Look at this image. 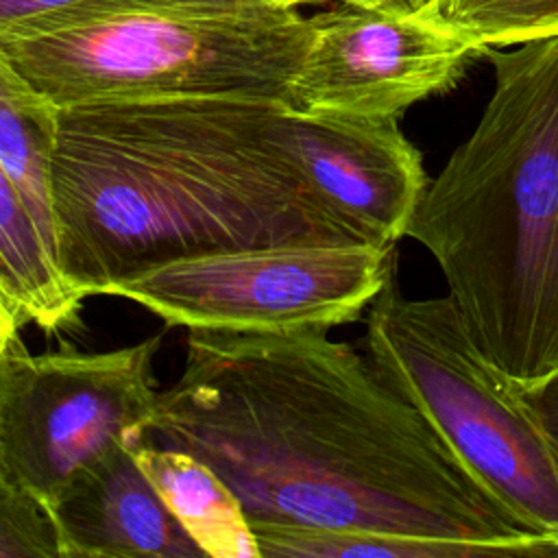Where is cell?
Returning a JSON list of instances; mask_svg holds the SVG:
<instances>
[{"label":"cell","mask_w":558,"mask_h":558,"mask_svg":"<svg viewBox=\"0 0 558 558\" xmlns=\"http://www.w3.org/2000/svg\"><path fill=\"white\" fill-rule=\"evenodd\" d=\"M137 442L203 460L248 523L538 543L432 423L327 329H187ZM135 442V445H137Z\"/></svg>","instance_id":"6da1fadb"},{"label":"cell","mask_w":558,"mask_h":558,"mask_svg":"<svg viewBox=\"0 0 558 558\" xmlns=\"http://www.w3.org/2000/svg\"><path fill=\"white\" fill-rule=\"evenodd\" d=\"M279 100L190 96L57 107L54 262L81 296L148 268L275 244H364L316 196Z\"/></svg>","instance_id":"7a4b0ae2"},{"label":"cell","mask_w":558,"mask_h":558,"mask_svg":"<svg viewBox=\"0 0 558 558\" xmlns=\"http://www.w3.org/2000/svg\"><path fill=\"white\" fill-rule=\"evenodd\" d=\"M482 57L493 96L405 238L440 266L480 351L534 390L558 373V33Z\"/></svg>","instance_id":"3957f363"},{"label":"cell","mask_w":558,"mask_h":558,"mask_svg":"<svg viewBox=\"0 0 558 558\" xmlns=\"http://www.w3.org/2000/svg\"><path fill=\"white\" fill-rule=\"evenodd\" d=\"M310 39L312 20L259 0H89L33 33L0 37V54L54 107L190 96L288 105Z\"/></svg>","instance_id":"277c9868"},{"label":"cell","mask_w":558,"mask_h":558,"mask_svg":"<svg viewBox=\"0 0 558 558\" xmlns=\"http://www.w3.org/2000/svg\"><path fill=\"white\" fill-rule=\"evenodd\" d=\"M364 349L497 499L558 538V453L527 390L480 351L451 296L405 299L392 270L368 305Z\"/></svg>","instance_id":"5b68a950"},{"label":"cell","mask_w":558,"mask_h":558,"mask_svg":"<svg viewBox=\"0 0 558 558\" xmlns=\"http://www.w3.org/2000/svg\"><path fill=\"white\" fill-rule=\"evenodd\" d=\"M395 259L397 248L371 244L253 246L174 259L107 294L185 329H329L360 318Z\"/></svg>","instance_id":"8992f818"},{"label":"cell","mask_w":558,"mask_h":558,"mask_svg":"<svg viewBox=\"0 0 558 558\" xmlns=\"http://www.w3.org/2000/svg\"><path fill=\"white\" fill-rule=\"evenodd\" d=\"M161 333L111 351L0 353V462L46 501L113 442L133 447L157 392Z\"/></svg>","instance_id":"52a82bcc"},{"label":"cell","mask_w":558,"mask_h":558,"mask_svg":"<svg viewBox=\"0 0 558 558\" xmlns=\"http://www.w3.org/2000/svg\"><path fill=\"white\" fill-rule=\"evenodd\" d=\"M312 20V39L288 87L303 113L399 118L451 89L484 46L429 15L344 4Z\"/></svg>","instance_id":"ba28073f"},{"label":"cell","mask_w":558,"mask_h":558,"mask_svg":"<svg viewBox=\"0 0 558 558\" xmlns=\"http://www.w3.org/2000/svg\"><path fill=\"white\" fill-rule=\"evenodd\" d=\"M397 120L283 111V140L310 187L360 242L381 248L405 238L429 183Z\"/></svg>","instance_id":"9c48e42d"},{"label":"cell","mask_w":558,"mask_h":558,"mask_svg":"<svg viewBox=\"0 0 558 558\" xmlns=\"http://www.w3.org/2000/svg\"><path fill=\"white\" fill-rule=\"evenodd\" d=\"M61 558H207L126 442H113L46 501Z\"/></svg>","instance_id":"30bf717a"},{"label":"cell","mask_w":558,"mask_h":558,"mask_svg":"<svg viewBox=\"0 0 558 558\" xmlns=\"http://www.w3.org/2000/svg\"><path fill=\"white\" fill-rule=\"evenodd\" d=\"M157 493L207 558H259L240 499L198 458L168 447H131Z\"/></svg>","instance_id":"8fae6325"},{"label":"cell","mask_w":558,"mask_h":558,"mask_svg":"<svg viewBox=\"0 0 558 558\" xmlns=\"http://www.w3.org/2000/svg\"><path fill=\"white\" fill-rule=\"evenodd\" d=\"M54 146L57 107L35 92L0 54V166L13 181L52 257Z\"/></svg>","instance_id":"7c38bea8"},{"label":"cell","mask_w":558,"mask_h":558,"mask_svg":"<svg viewBox=\"0 0 558 558\" xmlns=\"http://www.w3.org/2000/svg\"><path fill=\"white\" fill-rule=\"evenodd\" d=\"M259 558H558V541L477 543L253 523Z\"/></svg>","instance_id":"4fadbf2b"},{"label":"cell","mask_w":558,"mask_h":558,"mask_svg":"<svg viewBox=\"0 0 558 558\" xmlns=\"http://www.w3.org/2000/svg\"><path fill=\"white\" fill-rule=\"evenodd\" d=\"M0 281L26 323L46 331L72 323L83 299L65 283L13 181L0 166Z\"/></svg>","instance_id":"5bb4252c"},{"label":"cell","mask_w":558,"mask_h":558,"mask_svg":"<svg viewBox=\"0 0 558 558\" xmlns=\"http://www.w3.org/2000/svg\"><path fill=\"white\" fill-rule=\"evenodd\" d=\"M423 15L480 46H512L558 33V0H434Z\"/></svg>","instance_id":"9a60e30c"},{"label":"cell","mask_w":558,"mask_h":558,"mask_svg":"<svg viewBox=\"0 0 558 558\" xmlns=\"http://www.w3.org/2000/svg\"><path fill=\"white\" fill-rule=\"evenodd\" d=\"M0 558H61L46 504L0 462Z\"/></svg>","instance_id":"2e32d148"},{"label":"cell","mask_w":558,"mask_h":558,"mask_svg":"<svg viewBox=\"0 0 558 558\" xmlns=\"http://www.w3.org/2000/svg\"><path fill=\"white\" fill-rule=\"evenodd\" d=\"M89 0H0V37H13L37 28Z\"/></svg>","instance_id":"e0dca14e"},{"label":"cell","mask_w":558,"mask_h":558,"mask_svg":"<svg viewBox=\"0 0 558 558\" xmlns=\"http://www.w3.org/2000/svg\"><path fill=\"white\" fill-rule=\"evenodd\" d=\"M530 401L534 403L543 427L558 453V373L549 377L545 384H541L534 390H527Z\"/></svg>","instance_id":"ac0fdd59"},{"label":"cell","mask_w":558,"mask_h":558,"mask_svg":"<svg viewBox=\"0 0 558 558\" xmlns=\"http://www.w3.org/2000/svg\"><path fill=\"white\" fill-rule=\"evenodd\" d=\"M24 323L26 320H24L17 303L11 299V294L4 290V286L0 281V353H4L7 349H11L20 342L17 333Z\"/></svg>","instance_id":"d6986e66"},{"label":"cell","mask_w":558,"mask_h":558,"mask_svg":"<svg viewBox=\"0 0 558 558\" xmlns=\"http://www.w3.org/2000/svg\"><path fill=\"white\" fill-rule=\"evenodd\" d=\"M307 2H329V0H307ZM351 7H362L388 15H418L427 7H432L434 0H336Z\"/></svg>","instance_id":"ffe728a7"},{"label":"cell","mask_w":558,"mask_h":558,"mask_svg":"<svg viewBox=\"0 0 558 558\" xmlns=\"http://www.w3.org/2000/svg\"><path fill=\"white\" fill-rule=\"evenodd\" d=\"M264 4H272V7H286V9H296L299 4L307 2V0H259Z\"/></svg>","instance_id":"44dd1931"}]
</instances>
